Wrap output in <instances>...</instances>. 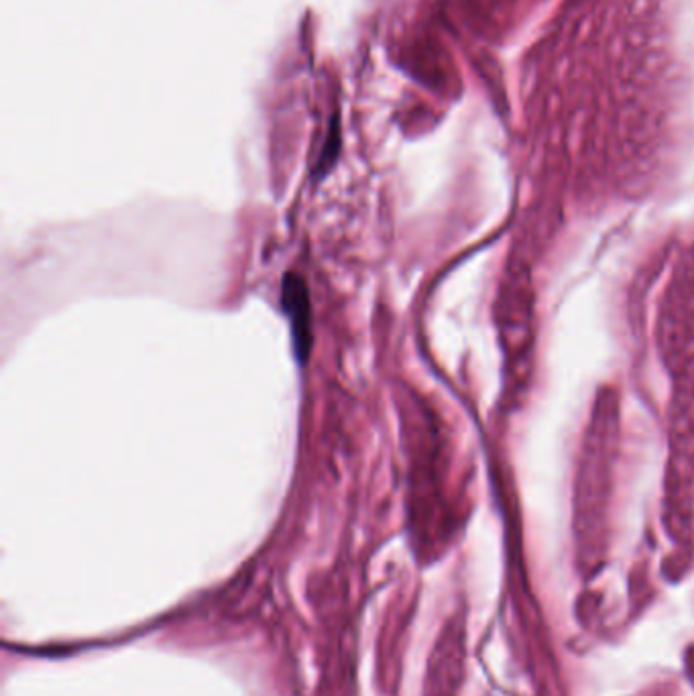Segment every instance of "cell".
<instances>
[{
  "label": "cell",
  "mask_w": 694,
  "mask_h": 696,
  "mask_svg": "<svg viewBox=\"0 0 694 696\" xmlns=\"http://www.w3.org/2000/svg\"><path fill=\"white\" fill-rule=\"evenodd\" d=\"M281 306L292 330L294 355L304 367L312 355L314 346V318H312V298L310 287L300 273L289 271L281 281Z\"/></svg>",
  "instance_id": "cell-1"
}]
</instances>
